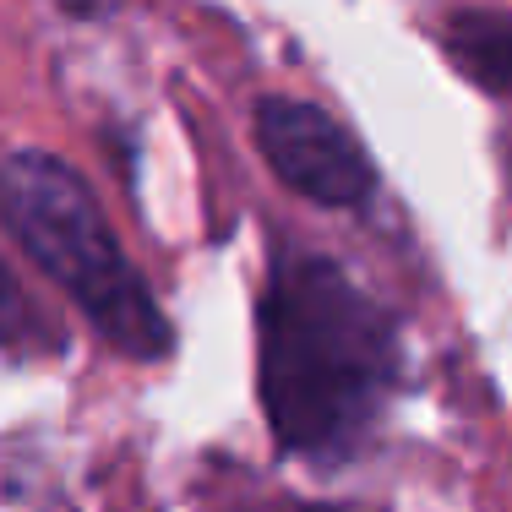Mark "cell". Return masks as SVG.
<instances>
[{"mask_svg":"<svg viewBox=\"0 0 512 512\" xmlns=\"http://www.w3.org/2000/svg\"><path fill=\"white\" fill-rule=\"evenodd\" d=\"M398 382L387 311L327 256L278 267L262 300V409L284 453L338 458L376 425Z\"/></svg>","mask_w":512,"mask_h":512,"instance_id":"cell-1","label":"cell"},{"mask_svg":"<svg viewBox=\"0 0 512 512\" xmlns=\"http://www.w3.org/2000/svg\"><path fill=\"white\" fill-rule=\"evenodd\" d=\"M0 224L55 289H66V300L88 311L109 349L131 360L169 355L164 311L115 246L109 218L71 164L50 153H11L0 164Z\"/></svg>","mask_w":512,"mask_h":512,"instance_id":"cell-2","label":"cell"},{"mask_svg":"<svg viewBox=\"0 0 512 512\" xmlns=\"http://www.w3.org/2000/svg\"><path fill=\"white\" fill-rule=\"evenodd\" d=\"M256 148L278 169L289 191L322 207H355L371 197V158L349 126L327 109L300 99H262L256 104Z\"/></svg>","mask_w":512,"mask_h":512,"instance_id":"cell-3","label":"cell"},{"mask_svg":"<svg viewBox=\"0 0 512 512\" xmlns=\"http://www.w3.org/2000/svg\"><path fill=\"white\" fill-rule=\"evenodd\" d=\"M447 55L480 88L512 99V11H469L447 22Z\"/></svg>","mask_w":512,"mask_h":512,"instance_id":"cell-4","label":"cell"},{"mask_svg":"<svg viewBox=\"0 0 512 512\" xmlns=\"http://www.w3.org/2000/svg\"><path fill=\"white\" fill-rule=\"evenodd\" d=\"M22 338H33V311L22 300L17 278L0 267V344H22Z\"/></svg>","mask_w":512,"mask_h":512,"instance_id":"cell-5","label":"cell"},{"mask_svg":"<svg viewBox=\"0 0 512 512\" xmlns=\"http://www.w3.org/2000/svg\"><path fill=\"white\" fill-rule=\"evenodd\" d=\"M306 512H327V507H306Z\"/></svg>","mask_w":512,"mask_h":512,"instance_id":"cell-6","label":"cell"}]
</instances>
